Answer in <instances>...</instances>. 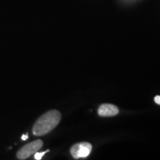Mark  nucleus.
<instances>
[{
  "label": "nucleus",
  "mask_w": 160,
  "mask_h": 160,
  "mask_svg": "<svg viewBox=\"0 0 160 160\" xmlns=\"http://www.w3.org/2000/svg\"><path fill=\"white\" fill-rule=\"evenodd\" d=\"M154 102L157 104H158V105H160V96H157V97H155Z\"/></svg>",
  "instance_id": "6"
},
{
  "label": "nucleus",
  "mask_w": 160,
  "mask_h": 160,
  "mask_svg": "<svg viewBox=\"0 0 160 160\" xmlns=\"http://www.w3.org/2000/svg\"><path fill=\"white\" fill-rule=\"evenodd\" d=\"M28 138V134H25V135H22V140H27Z\"/></svg>",
  "instance_id": "7"
},
{
  "label": "nucleus",
  "mask_w": 160,
  "mask_h": 160,
  "mask_svg": "<svg viewBox=\"0 0 160 160\" xmlns=\"http://www.w3.org/2000/svg\"><path fill=\"white\" fill-rule=\"evenodd\" d=\"M43 145V142L42 140L38 139L36 141L30 142L27 145H24L21 148L17 153V157L18 159L24 160L28 159L31 155L34 154L42 148Z\"/></svg>",
  "instance_id": "2"
},
{
  "label": "nucleus",
  "mask_w": 160,
  "mask_h": 160,
  "mask_svg": "<svg viewBox=\"0 0 160 160\" xmlns=\"http://www.w3.org/2000/svg\"><path fill=\"white\" fill-rule=\"evenodd\" d=\"M61 113L57 110H51L41 116L33 127V133L40 137L53 131L61 120Z\"/></svg>",
  "instance_id": "1"
},
{
  "label": "nucleus",
  "mask_w": 160,
  "mask_h": 160,
  "mask_svg": "<svg viewBox=\"0 0 160 160\" xmlns=\"http://www.w3.org/2000/svg\"><path fill=\"white\" fill-rule=\"evenodd\" d=\"M92 150V145L88 142L75 144L71 148V153L74 159L85 158L89 156Z\"/></svg>",
  "instance_id": "3"
},
{
  "label": "nucleus",
  "mask_w": 160,
  "mask_h": 160,
  "mask_svg": "<svg viewBox=\"0 0 160 160\" xmlns=\"http://www.w3.org/2000/svg\"><path fill=\"white\" fill-rule=\"evenodd\" d=\"M49 151L48 150V151H43V152H37V153H34V159H37V160H40L42 159V158L43 157V156L46 153H48Z\"/></svg>",
  "instance_id": "5"
},
{
  "label": "nucleus",
  "mask_w": 160,
  "mask_h": 160,
  "mask_svg": "<svg viewBox=\"0 0 160 160\" xmlns=\"http://www.w3.org/2000/svg\"><path fill=\"white\" fill-rule=\"evenodd\" d=\"M98 113L101 117H113L119 113V109L117 106L111 104H103L98 110Z\"/></svg>",
  "instance_id": "4"
}]
</instances>
